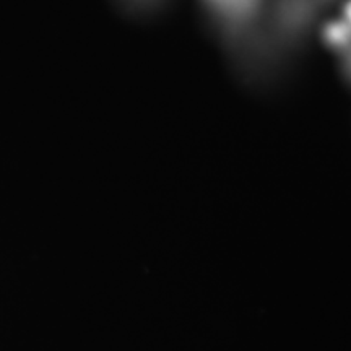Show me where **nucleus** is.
Instances as JSON below:
<instances>
[{
	"instance_id": "f03ea898",
	"label": "nucleus",
	"mask_w": 351,
	"mask_h": 351,
	"mask_svg": "<svg viewBox=\"0 0 351 351\" xmlns=\"http://www.w3.org/2000/svg\"><path fill=\"white\" fill-rule=\"evenodd\" d=\"M213 2H217L218 5L225 8L226 12L245 13L251 10L252 3L256 2V0H213Z\"/></svg>"
},
{
	"instance_id": "7ed1b4c3",
	"label": "nucleus",
	"mask_w": 351,
	"mask_h": 351,
	"mask_svg": "<svg viewBox=\"0 0 351 351\" xmlns=\"http://www.w3.org/2000/svg\"><path fill=\"white\" fill-rule=\"evenodd\" d=\"M345 12H346V16H348V20L351 21V2L348 3V5H346V8H345Z\"/></svg>"
},
{
	"instance_id": "f257e3e1",
	"label": "nucleus",
	"mask_w": 351,
	"mask_h": 351,
	"mask_svg": "<svg viewBox=\"0 0 351 351\" xmlns=\"http://www.w3.org/2000/svg\"><path fill=\"white\" fill-rule=\"evenodd\" d=\"M326 36L328 43L341 46V44H346L351 39V26L345 23H333L327 28Z\"/></svg>"
}]
</instances>
